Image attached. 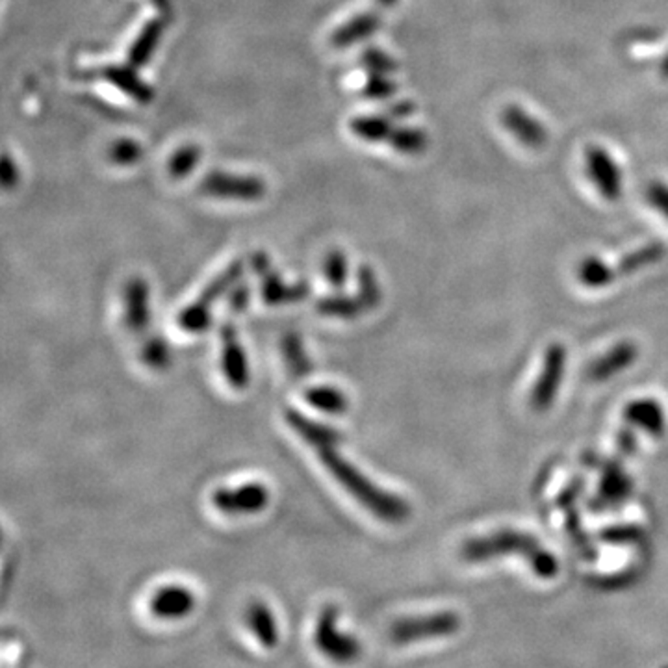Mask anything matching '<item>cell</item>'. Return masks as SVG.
Segmentation results:
<instances>
[{"label":"cell","instance_id":"cell-1","mask_svg":"<svg viewBox=\"0 0 668 668\" xmlns=\"http://www.w3.org/2000/svg\"><path fill=\"white\" fill-rule=\"evenodd\" d=\"M318 455L321 464L330 472V475L375 518L386 524H403L409 520L412 513L409 501L375 485L344 455H340L337 448L319 450Z\"/></svg>","mask_w":668,"mask_h":668},{"label":"cell","instance_id":"cell-2","mask_svg":"<svg viewBox=\"0 0 668 668\" xmlns=\"http://www.w3.org/2000/svg\"><path fill=\"white\" fill-rule=\"evenodd\" d=\"M461 555L470 563H483L504 555H522L531 570L542 579H551L559 572L557 557L548 551L537 537L517 529H499L486 537L466 540Z\"/></svg>","mask_w":668,"mask_h":668},{"label":"cell","instance_id":"cell-3","mask_svg":"<svg viewBox=\"0 0 668 668\" xmlns=\"http://www.w3.org/2000/svg\"><path fill=\"white\" fill-rule=\"evenodd\" d=\"M244 271H245L244 262L236 260L231 266H227L225 271H221L217 277H214L208 287L201 292L197 301L181 310V314L177 316V325L192 334L204 332L212 323L214 305L219 301V297L231 292L242 281Z\"/></svg>","mask_w":668,"mask_h":668},{"label":"cell","instance_id":"cell-4","mask_svg":"<svg viewBox=\"0 0 668 668\" xmlns=\"http://www.w3.org/2000/svg\"><path fill=\"white\" fill-rule=\"evenodd\" d=\"M203 195L225 201L255 203L264 199L266 184L260 177L253 175H235L227 172H210L203 177L199 184Z\"/></svg>","mask_w":668,"mask_h":668},{"label":"cell","instance_id":"cell-5","mask_svg":"<svg viewBox=\"0 0 668 668\" xmlns=\"http://www.w3.org/2000/svg\"><path fill=\"white\" fill-rule=\"evenodd\" d=\"M251 266L255 269V273L260 277V294H262V301L269 307H278V305H290V303H297L303 301L305 297H308L310 294V287L305 281L299 283H287L285 278L278 275L273 266L271 260L266 253L258 251L251 256Z\"/></svg>","mask_w":668,"mask_h":668},{"label":"cell","instance_id":"cell-6","mask_svg":"<svg viewBox=\"0 0 668 668\" xmlns=\"http://www.w3.org/2000/svg\"><path fill=\"white\" fill-rule=\"evenodd\" d=\"M567 371V348L563 344H551L544 353L540 375L531 390L529 403L535 411H548L561 390V382Z\"/></svg>","mask_w":668,"mask_h":668},{"label":"cell","instance_id":"cell-7","mask_svg":"<svg viewBox=\"0 0 668 668\" xmlns=\"http://www.w3.org/2000/svg\"><path fill=\"white\" fill-rule=\"evenodd\" d=\"M459 630V617L455 612H433V615L411 617L394 624L392 637L400 644L425 641L433 637L454 635Z\"/></svg>","mask_w":668,"mask_h":668},{"label":"cell","instance_id":"cell-8","mask_svg":"<svg viewBox=\"0 0 668 668\" xmlns=\"http://www.w3.org/2000/svg\"><path fill=\"white\" fill-rule=\"evenodd\" d=\"M212 504L219 513L231 517L262 513L269 504V490L262 483H245L236 488H217Z\"/></svg>","mask_w":668,"mask_h":668},{"label":"cell","instance_id":"cell-9","mask_svg":"<svg viewBox=\"0 0 668 668\" xmlns=\"http://www.w3.org/2000/svg\"><path fill=\"white\" fill-rule=\"evenodd\" d=\"M221 337V371L235 390H245L251 381L247 353L238 339L233 323H225L219 330Z\"/></svg>","mask_w":668,"mask_h":668},{"label":"cell","instance_id":"cell-10","mask_svg":"<svg viewBox=\"0 0 668 668\" xmlns=\"http://www.w3.org/2000/svg\"><path fill=\"white\" fill-rule=\"evenodd\" d=\"M587 173L598 192L607 201H617L622 195V175L617 162L601 147H589L585 154Z\"/></svg>","mask_w":668,"mask_h":668},{"label":"cell","instance_id":"cell-11","mask_svg":"<svg viewBox=\"0 0 668 668\" xmlns=\"http://www.w3.org/2000/svg\"><path fill=\"white\" fill-rule=\"evenodd\" d=\"M86 78H100L106 80L110 86H114L127 97L134 99L140 104H149L154 99V89L140 78L136 68L129 66H104L97 71H89Z\"/></svg>","mask_w":668,"mask_h":668},{"label":"cell","instance_id":"cell-12","mask_svg":"<svg viewBox=\"0 0 668 668\" xmlns=\"http://www.w3.org/2000/svg\"><path fill=\"white\" fill-rule=\"evenodd\" d=\"M285 420L297 436H301L318 452L327 450V448H337V445L344 440V434L337 427H330V425L319 423L316 420H310L308 416H305L303 412H299L296 409H287Z\"/></svg>","mask_w":668,"mask_h":668},{"label":"cell","instance_id":"cell-13","mask_svg":"<svg viewBox=\"0 0 668 668\" xmlns=\"http://www.w3.org/2000/svg\"><path fill=\"white\" fill-rule=\"evenodd\" d=\"M501 123L524 145L537 149L548 141V132L544 125L531 114L517 104L501 110Z\"/></svg>","mask_w":668,"mask_h":668},{"label":"cell","instance_id":"cell-14","mask_svg":"<svg viewBox=\"0 0 668 668\" xmlns=\"http://www.w3.org/2000/svg\"><path fill=\"white\" fill-rule=\"evenodd\" d=\"M125 323L130 332L141 334L151 323V292L145 278L132 277L125 288Z\"/></svg>","mask_w":668,"mask_h":668},{"label":"cell","instance_id":"cell-15","mask_svg":"<svg viewBox=\"0 0 668 668\" xmlns=\"http://www.w3.org/2000/svg\"><path fill=\"white\" fill-rule=\"evenodd\" d=\"M639 357V348L626 340V342H619L615 348H611L607 353H603L598 360H594L589 370L587 375L590 381L601 382L607 381L611 377H615L619 373H622L624 370H628Z\"/></svg>","mask_w":668,"mask_h":668},{"label":"cell","instance_id":"cell-16","mask_svg":"<svg viewBox=\"0 0 668 668\" xmlns=\"http://www.w3.org/2000/svg\"><path fill=\"white\" fill-rule=\"evenodd\" d=\"M624 420L631 427H635L653 438H661L666 431L664 411H663L661 403L652 398L633 400L631 403H628L624 409Z\"/></svg>","mask_w":668,"mask_h":668},{"label":"cell","instance_id":"cell-17","mask_svg":"<svg viewBox=\"0 0 668 668\" xmlns=\"http://www.w3.org/2000/svg\"><path fill=\"white\" fill-rule=\"evenodd\" d=\"M631 492H633V483H631L630 475L622 470V466L619 463H611L603 470L596 504L601 506L600 509L617 507V506L624 504V501L631 496Z\"/></svg>","mask_w":668,"mask_h":668},{"label":"cell","instance_id":"cell-18","mask_svg":"<svg viewBox=\"0 0 668 668\" xmlns=\"http://www.w3.org/2000/svg\"><path fill=\"white\" fill-rule=\"evenodd\" d=\"M193 594L181 585L162 587L151 601L152 612L160 619H183L193 609Z\"/></svg>","mask_w":668,"mask_h":668},{"label":"cell","instance_id":"cell-19","mask_svg":"<svg viewBox=\"0 0 668 668\" xmlns=\"http://www.w3.org/2000/svg\"><path fill=\"white\" fill-rule=\"evenodd\" d=\"M381 26V17L373 12H364L359 14L355 17H351L350 21H346L344 25H340L337 30L330 34V45L334 48H350L364 39H368L370 36H373Z\"/></svg>","mask_w":668,"mask_h":668},{"label":"cell","instance_id":"cell-20","mask_svg":"<svg viewBox=\"0 0 668 668\" xmlns=\"http://www.w3.org/2000/svg\"><path fill=\"white\" fill-rule=\"evenodd\" d=\"M163 28H165V23L162 19H152V21L145 23V26L136 36V39L130 45L129 54H127L129 64L132 68L140 69L151 62V58L160 45V39L163 36Z\"/></svg>","mask_w":668,"mask_h":668},{"label":"cell","instance_id":"cell-21","mask_svg":"<svg viewBox=\"0 0 668 668\" xmlns=\"http://www.w3.org/2000/svg\"><path fill=\"white\" fill-rule=\"evenodd\" d=\"M305 400L310 407H314L319 412L325 414H344L350 409V402L348 396L342 392V390L334 388V386H327V384H319V386H312L305 392Z\"/></svg>","mask_w":668,"mask_h":668},{"label":"cell","instance_id":"cell-22","mask_svg":"<svg viewBox=\"0 0 668 668\" xmlns=\"http://www.w3.org/2000/svg\"><path fill=\"white\" fill-rule=\"evenodd\" d=\"M316 310L321 316L334 318V319H357L362 316L368 308L362 303V299L357 296H344V294H334L325 296L316 303Z\"/></svg>","mask_w":668,"mask_h":668},{"label":"cell","instance_id":"cell-23","mask_svg":"<svg viewBox=\"0 0 668 668\" xmlns=\"http://www.w3.org/2000/svg\"><path fill=\"white\" fill-rule=\"evenodd\" d=\"M281 350L285 355L287 368L294 379H305L312 371V362L305 351V346L299 339V334L288 332L281 342Z\"/></svg>","mask_w":668,"mask_h":668},{"label":"cell","instance_id":"cell-24","mask_svg":"<svg viewBox=\"0 0 668 668\" xmlns=\"http://www.w3.org/2000/svg\"><path fill=\"white\" fill-rule=\"evenodd\" d=\"M350 129L357 138L370 143L388 140V136L394 130L392 120L388 116H359L351 120Z\"/></svg>","mask_w":668,"mask_h":668},{"label":"cell","instance_id":"cell-25","mask_svg":"<svg viewBox=\"0 0 668 668\" xmlns=\"http://www.w3.org/2000/svg\"><path fill=\"white\" fill-rule=\"evenodd\" d=\"M617 269L607 266L601 258L598 256H589L585 258L579 267H578V277L583 287L587 288H605L609 285H612L617 277Z\"/></svg>","mask_w":668,"mask_h":668},{"label":"cell","instance_id":"cell-26","mask_svg":"<svg viewBox=\"0 0 668 668\" xmlns=\"http://www.w3.org/2000/svg\"><path fill=\"white\" fill-rule=\"evenodd\" d=\"M388 143L402 154L414 156V154H422L427 149L429 138H427L425 130H422L418 127H400V129H394L392 134L388 136Z\"/></svg>","mask_w":668,"mask_h":668},{"label":"cell","instance_id":"cell-27","mask_svg":"<svg viewBox=\"0 0 668 668\" xmlns=\"http://www.w3.org/2000/svg\"><path fill=\"white\" fill-rule=\"evenodd\" d=\"M664 253H666V249H664V245H663V244H659V242L646 244V245H642L641 249H637V251H633V253L626 255V256L621 260V264H619L617 271H619L621 275H631V273H635V271H639V269H644L646 266L657 264V262L664 256Z\"/></svg>","mask_w":668,"mask_h":668},{"label":"cell","instance_id":"cell-28","mask_svg":"<svg viewBox=\"0 0 668 668\" xmlns=\"http://www.w3.org/2000/svg\"><path fill=\"white\" fill-rule=\"evenodd\" d=\"M141 360L151 370L163 371L170 368V364L173 360L172 348L163 337H160V334H151L141 348Z\"/></svg>","mask_w":668,"mask_h":668},{"label":"cell","instance_id":"cell-29","mask_svg":"<svg viewBox=\"0 0 668 668\" xmlns=\"http://www.w3.org/2000/svg\"><path fill=\"white\" fill-rule=\"evenodd\" d=\"M323 275L327 278V283L334 290L346 288L348 277H350V264H348V256L344 255V251L332 249L327 253V256L323 260Z\"/></svg>","mask_w":668,"mask_h":668},{"label":"cell","instance_id":"cell-30","mask_svg":"<svg viewBox=\"0 0 668 668\" xmlns=\"http://www.w3.org/2000/svg\"><path fill=\"white\" fill-rule=\"evenodd\" d=\"M201 149L199 145H184L181 149H177L172 158L170 163H167V170H170V175L173 179H186L190 173L195 172V167L201 162Z\"/></svg>","mask_w":668,"mask_h":668},{"label":"cell","instance_id":"cell-31","mask_svg":"<svg viewBox=\"0 0 668 668\" xmlns=\"http://www.w3.org/2000/svg\"><path fill=\"white\" fill-rule=\"evenodd\" d=\"M357 278H359V297L362 299V303L366 305L368 310L377 308L381 305L382 294H381V287H379L373 267L360 266Z\"/></svg>","mask_w":668,"mask_h":668},{"label":"cell","instance_id":"cell-32","mask_svg":"<svg viewBox=\"0 0 668 668\" xmlns=\"http://www.w3.org/2000/svg\"><path fill=\"white\" fill-rule=\"evenodd\" d=\"M360 64L366 68L370 75H392L398 71V62L392 56L386 54L381 48H366L360 54Z\"/></svg>","mask_w":668,"mask_h":668},{"label":"cell","instance_id":"cell-33","mask_svg":"<svg viewBox=\"0 0 668 668\" xmlns=\"http://www.w3.org/2000/svg\"><path fill=\"white\" fill-rule=\"evenodd\" d=\"M108 156L116 165L129 167L140 162L143 156V147L136 140H118L110 145Z\"/></svg>","mask_w":668,"mask_h":668},{"label":"cell","instance_id":"cell-34","mask_svg":"<svg viewBox=\"0 0 668 668\" xmlns=\"http://www.w3.org/2000/svg\"><path fill=\"white\" fill-rule=\"evenodd\" d=\"M565 511H567V518H569V522H567L569 535L572 537V540H574V544L579 548V551H581L585 557H589V559H592V557H596V551L592 549L590 538H589L587 531H585V529H583V526H581V518H579V515H578V511H576V506L572 504V506L565 507Z\"/></svg>","mask_w":668,"mask_h":668},{"label":"cell","instance_id":"cell-35","mask_svg":"<svg viewBox=\"0 0 668 668\" xmlns=\"http://www.w3.org/2000/svg\"><path fill=\"white\" fill-rule=\"evenodd\" d=\"M396 89H398L396 82L388 75H370L362 88V95L371 100H382L392 97Z\"/></svg>","mask_w":668,"mask_h":668},{"label":"cell","instance_id":"cell-36","mask_svg":"<svg viewBox=\"0 0 668 668\" xmlns=\"http://www.w3.org/2000/svg\"><path fill=\"white\" fill-rule=\"evenodd\" d=\"M642 529L637 526H612L600 531V540L609 544H635L642 540Z\"/></svg>","mask_w":668,"mask_h":668},{"label":"cell","instance_id":"cell-37","mask_svg":"<svg viewBox=\"0 0 668 668\" xmlns=\"http://www.w3.org/2000/svg\"><path fill=\"white\" fill-rule=\"evenodd\" d=\"M249 622L255 626V630L266 639H273L275 637V626H273V619H271V612L269 609L256 601L249 607Z\"/></svg>","mask_w":668,"mask_h":668},{"label":"cell","instance_id":"cell-38","mask_svg":"<svg viewBox=\"0 0 668 668\" xmlns=\"http://www.w3.org/2000/svg\"><path fill=\"white\" fill-rule=\"evenodd\" d=\"M648 203L668 219V186L663 183H652L646 188Z\"/></svg>","mask_w":668,"mask_h":668},{"label":"cell","instance_id":"cell-39","mask_svg":"<svg viewBox=\"0 0 668 668\" xmlns=\"http://www.w3.org/2000/svg\"><path fill=\"white\" fill-rule=\"evenodd\" d=\"M249 301H251V290L247 285H242L238 283L233 290H231V296H229V308L235 312V314H240L244 312L247 307H249Z\"/></svg>","mask_w":668,"mask_h":668},{"label":"cell","instance_id":"cell-40","mask_svg":"<svg viewBox=\"0 0 668 668\" xmlns=\"http://www.w3.org/2000/svg\"><path fill=\"white\" fill-rule=\"evenodd\" d=\"M619 452L624 457H631L637 454V433L635 427H631L630 423L619 433Z\"/></svg>","mask_w":668,"mask_h":668},{"label":"cell","instance_id":"cell-41","mask_svg":"<svg viewBox=\"0 0 668 668\" xmlns=\"http://www.w3.org/2000/svg\"><path fill=\"white\" fill-rule=\"evenodd\" d=\"M0 179H3L5 190H12L19 183V167L10 158V154H5V158H3V173H0Z\"/></svg>","mask_w":668,"mask_h":668},{"label":"cell","instance_id":"cell-42","mask_svg":"<svg viewBox=\"0 0 668 668\" xmlns=\"http://www.w3.org/2000/svg\"><path fill=\"white\" fill-rule=\"evenodd\" d=\"M414 104L411 100H402V102H394L388 106V118L390 120H407L414 114Z\"/></svg>","mask_w":668,"mask_h":668},{"label":"cell","instance_id":"cell-43","mask_svg":"<svg viewBox=\"0 0 668 668\" xmlns=\"http://www.w3.org/2000/svg\"><path fill=\"white\" fill-rule=\"evenodd\" d=\"M152 5H154V6L158 8V12H160L162 16H165V17H170V16H172V12H173L170 0H152Z\"/></svg>","mask_w":668,"mask_h":668},{"label":"cell","instance_id":"cell-44","mask_svg":"<svg viewBox=\"0 0 668 668\" xmlns=\"http://www.w3.org/2000/svg\"><path fill=\"white\" fill-rule=\"evenodd\" d=\"M659 71H661V75H663L664 78H668V54H666L664 58H663V62H661V66H659Z\"/></svg>","mask_w":668,"mask_h":668},{"label":"cell","instance_id":"cell-45","mask_svg":"<svg viewBox=\"0 0 668 668\" xmlns=\"http://www.w3.org/2000/svg\"><path fill=\"white\" fill-rule=\"evenodd\" d=\"M375 3L381 6V8H392L398 0H375Z\"/></svg>","mask_w":668,"mask_h":668}]
</instances>
